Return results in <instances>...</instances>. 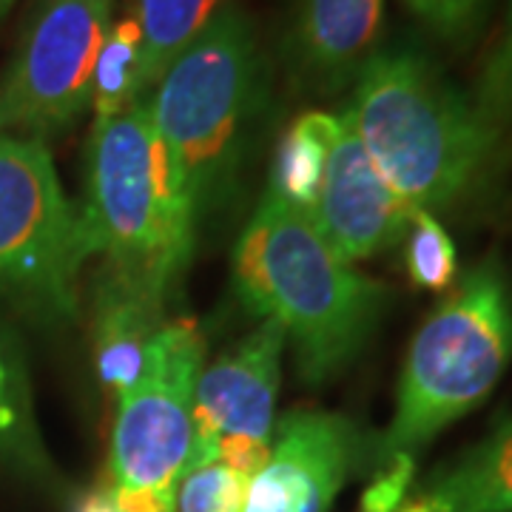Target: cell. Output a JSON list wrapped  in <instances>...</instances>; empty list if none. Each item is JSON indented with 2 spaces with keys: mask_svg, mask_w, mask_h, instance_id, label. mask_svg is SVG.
Returning a JSON list of instances; mask_svg holds the SVG:
<instances>
[{
  "mask_svg": "<svg viewBox=\"0 0 512 512\" xmlns=\"http://www.w3.org/2000/svg\"><path fill=\"white\" fill-rule=\"evenodd\" d=\"M407 274L416 288L444 291L453 285L458 274V254L450 234L436 220V214L413 208L407 228Z\"/></svg>",
  "mask_w": 512,
  "mask_h": 512,
  "instance_id": "19",
  "label": "cell"
},
{
  "mask_svg": "<svg viewBox=\"0 0 512 512\" xmlns=\"http://www.w3.org/2000/svg\"><path fill=\"white\" fill-rule=\"evenodd\" d=\"M470 103L478 120L493 134L495 146H504L512 137V0L501 23V32L478 69Z\"/></svg>",
  "mask_w": 512,
  "mask_h": 512,
  "instance_id": "18",
  "label": "cell"
},
{
  "mask_svg": "<svg viewBox=\"0 0 512 512\" xmlns=\"http://www.w3.org/2000/svg\"><path fill=\"white\" fill-rule=\"evenodd\" d=\"M413 208L384 183L348 114L328 117V160L311 220L345 262L382 254L407 237Z\"/></svg>",
  "mask_w": 512,
  "mask_h": 512,
  "instance_id": "10",
  "label": "cell"
},
{
  "mask_svg": "<svg viewBox=\"0 0 512 512\" xmlns=\"http://www.w3.org/2000/svg\"><path fill=\"white\" fill-rule=\"evenodd\" d=\"M285 330L262 319L237 348L202 367L191 407V447L185 467L208 464L225 439L274 441V407L282 376ZM183 467V470H185Z\"/></svg>",
  "mask_w": 512,
  "mask_h": 512,
  "instance_id": "9",
  "label": "cell"
},
{
  "mask_svg": "<svg viewBox=\"0 0 512 512\" xmlns=\"http://www.w3.org/2000/svg\"><path fill=\"white\" fill-rule=\"evenodd\" d=\"M111 0H43L0 80V134L43 140L92 106Z\"/></svg>",
  "mask_w": 512,
  "mask_h": 512,
  "instance_id": "8",
  "label": "cell"
},
{
  "mask_svg": "<svg viewBox=\"0 0 512 512\" xmlns=\"http://www.w3.org/2000/svg\"><path fill=\"white\" fill-rule=\"evenodd\" d=\"M165 299L126 276L106 271L94 299V362L106 390L117 399L137 384L148 345L163 328Z\"/></svg>",
  "mask_w": 512,
  "mask_h": 512,
  "instance_id": "13",
  "label": "cell"
},
{
  "mask_svg": "<svg viewBox=\"0 0 512 512\" xmlns=\"http://www.w3.org/2000/svg\"><path fill=\"white\" fill-rule=\"evenodd\" d=\"M328 111H308L279 140L271 168V191L308 217L316 208L328 160Z\"/></svg>",
  "mask_w": 512,
  "mask_h": 512,
  "instance_id": "16",
  "label": "cell"
},
{
  "mask_svg": "<svg viewBox=\"0 0 512 512\" xmlns=\"http://www.w3.org/2000/svg\"><path fill=\"white\" fill-rule=\"evenodd\" d=\"M396 512H433V510H430V507H427L424 501H419L416 495H410V498H407V501H404L402 507H399Z\"/></svg>",
  "mask_w": 512,
  "mask_h": 512,
  "instance_id": "25",
  "label": "cell"
},
{
  "mask_svg": "<svg viewBox=\"0 0 512 512\" xmlns=\"http://www.w3.org/2000/svg\"><path fill=\"white\" fill-rule=\"evenodd\" d=\"M510 362V285L495 262H484L461 279L413 336L379 464L393 456H416L444 427L476 410Z\"/></svg>",
  "mask_w": 512,
  "mask_h": 512,
  "instance_id": "4",
  "label": "cell"
},
{
  "mask_svg": "<svg viewBox=\"0 0 512 512\" xmlns=\"http://www.w3.org/2000/svg\"><path fill=\"white\" fill-rule=\"evenodd\" d=\"M12 3H15V0H0V20H3V15H6L9 9H12Z\"/></svg>",
  "mask_w": 512,
  "mask_h": 512,
  "instance_id": "26",
  "label": "cell"
},
{
  "mask_svg": "<svg viewBox=\"0 0 512 512\" xmlns=\"http://www.w3.org/2000/svg\"><path fill=\"white\" fill-rule=\"evenodd\" d=\"M387 0H296L288 57L296 77L316 89H339L353 80L384 29Z\"/></svg>",
  "mask_w": 512,
  "mask_h": 512,
  "instance_id": "12",
  "label": "cell"
},
{
  "mask_svg": "<svg viewBox=\"0 0 512 512\" xmlns=\"http://www.w3.org/2000/svg\"><path fill=\"white\" fill-rule=\"evenodd\" d=\"M342 111L384 183L430 214L461 200L498 151L470 97L413 49L370 57Z\"/></svg>",
  "mask_w": 512,
  "mask_h": 512,
  "instance_id": "2",
  "label": "cell"
},
{
  "mask_svg": "<svg viewBox=\"0 0 512 512\" xmlns=\"http://www.w3.org/2000/svg\"><path fill=\"white\" fill-rule=\"evenodd\" d=\"M259 77L254 20L228 6L148 94L151 117L177 163L197 225L237 168L259 100Z\"/></svg>",
  "mask_w": 512,
  "mask_h": 512,
  "instance_id": "5",
  "label": "cell"
},
{
  "mask_svg": "<svg viewBox=\"0 0 512 512\" xmlns=\"http://www.w3.org/2000/svg\"><path fill=\"white\" fill-rule=\"evenodd\" d=\"M416 481V458L393 456L379 464L370 487L362 495V512H396L410 498Z\"/></svg>",
  "mask_w": 512,
  "mask_h": 512,
  "instance_id": "22",
  "label": "cell"
},
{
  "mask_svg": "<svg viewBox=\"0 0 512 512\" xmlns=\"http://www.w3.org/2000/svg\"><path fill=\"white\" fill-rule=\"evenodd\" d=\"M404 3L441 40L461 43L476 32L490 0H404Z\"/></svg>",
  "mask_w": 512,
  "mask_h": 512,
  "instance_id": "21",
  "label": "cell"
},
{
  "mask_svg": "<svg viewBox=\"0 0 512 512\" xmlns=\"http://www.w3.org/2000/svg\"><path fill=\"white\" fill-rule=\"evenodd\" d=\"M80 214L94 254L106 256L114 274L163 299L180 282L194 251L197 220L148 97L94 123Z\"/></svg>",
  "mask_w": 512,
  "mask_h": 512,
  "instance_id": "3",
  "label": "cell"
},
{
  "mask_svg": "<svg viewBox=\"0 0 512 512\" xmlns=\"http://www.w3.org/2000/svg\"><path fill=\"white\" fill-rule=\"evenodd\" d=\"M9 424H12V413L6 404V367L0 362V430H6Z\"/></svg>",
  "mask_w": 512,
  "mask_h": 512,
  "instance_id": "24",
  "label": "cell"
},
{
  "mask_svg": "<svg viewBox=\"0 0 512 512\" xmlns=\"http://www.w3.org/2000/svg\"><path fill=\"white\" fill-rule=\"evenodd\" d=\"M143 97V29L134 15L111 23L94 66V123L123 114Z\"/></svg>",
  "mask_w": 512,
  "mask_h": 512,
  "instance_id": "17",
  "label": "cell"
},
{
  "mask_svg": "<svg viewBox=\"0 0 512 512\" xmlns=\"http://www.w3.org/2000/svg\"><path fill=\"white\" fill-rule=\"evenodd\" d=\"M254 478L239 473L222 461L185 467L177 481V512H245L248 490Z\"/></svg>",
  "mask_w": 512,
  "mask_h": 512,
  "instance_id": "20",
  "label": "cell"
},
{
  "mask_svg": "<svg viewBox=\"0 0 512 512\" xmlns=\"http://www.w3.org/2000/svg\"><path fill=\"white\" fill-rule=\"evenodd\" d=\"M74 512H114V504H111L106 484H103V487H94V490H89V493L80 495V498H77V504H74Z\"/></svg>",
  "mask_w": 512,
  "mask_h": 512,
  "instance_id": "23",
  "label": "cell"
},
{
  "mask_svg": "<svg viewBox=\"0 0 512 512\" xmlns=\"http://www.w3.org/2000/svg\"><path fill=\"white\" fill-rule=\"evenodd\" d=\"M234 6L231 0H137L134 18L143 29V97L160 83L168 66Z\"/></svg>",
  "mask_w": 512,
  "mask_h": 512,
  "instance_id": "15",
  "label": "cell"
},
{
  "mask_svg": "<svg viewBox=\"0 0 512 512\" xmlns=\"http://www.w3.org/2000/svg\"><path fill=\"white\" fill-rule=\"evenodd\" d=\"M205 362L194 319H171L154 333L137 384L117 399L109 487L174 493L191 447V407Z\"/></svg>",
  "mask_w": 512,
  "mask_h": 512,
  "instance_id": "7",
  "label": "cell"
},
{
  "mask_svg": "<svg viewBox=\"0 0 512 512\" xmlns=\"http://www.w3.org/2000/svg\"><path fill=\"white\" fill-rule=\"evenodd\" d=\"M413 495L433 512H512V416Z\"/></svg>",
  "mask_w": 512,
  "mask_h": 512,
  "instance_id": "14",
  "label": "cell"
},
{
  "mask_svg": "<svg viewBox=\"0 0 512 512\" xmlns=\"http://www.w3.org/2000/svg\"><path fill=\"white\" fill-rule=\"evenodd\" d=\"M239 302L285 330L305 382L319 384L359 356L387 302L384 285L330 248L313 220L271 188L234 248Z\"/></svg>",
  "mask_w": 512,
  "mask_h": 512,
  "instance_id": "1",
  "label": "cell"
},
{
  "mask_svg": "<svg viewBox=\"0 0 512 512\" xmlns=\"http://www.w3.org/2000/svg\"><path fill=\"white\" fill-rule=\"evenodd\" d=\"M362 456L356 424L339 413L291 410L274 427L271 456L245 512H328Z\"/></svg>",
  "mask_w": 512,
  "mask_h": 512,
  "instance_id": "11",
  "label": "cell"
},
{
  "mask_svg": "<svg viewBox=\"0 0 512 512\" xmlns=\"http://www.w3.org/2000/svg\"><path fill=\"white\" fill-rule=\"evenodd\" d=\"M89 256V228L66 197L49 148L0 134V293L40 316L66 319L77 313Z\"/></svg>",
  "mask_w": 512,
  "mask_h": 512,
  "instance_id": "6",
  "label": "cell"
}]
</instances>
